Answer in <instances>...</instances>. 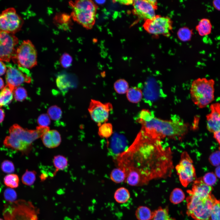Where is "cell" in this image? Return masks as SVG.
<instances>
[{
    "mask_svg": "<svg viewBox=\"0 0 220 220\" xmlns=\"http://www.w3.org/2000/svg\"><path fill=\"white\" fill-rule=\"evenodd\" d=\"M116 159L119 167L125 173L126 182L132 186L169 177L173 168L170 148L141 130L131 146Z\"/></svg>",
    "mask_w": 220,
    "mask_h": 220,
    "instance_id": "1",
    "label": "cell"
},
{
    "mask_svg": "<svg viewBox=\"0 0 220 220\" xmlns=\"http://www.w3.org/2000/svg\"><path fill=\"white\" fill-rule=\"evenodd\" d=\"M141 125V130L150 137L161 140L167 138H181L187 133L188 125L178 118L170 120L155 117L148 110L144 109L136 119Z\"/></svg>",
    "mask_w": 220,
    "mask_h": 220,
    "instance_id": "2",
    "label": "cell"
},
{
    "mask_svg": "<svg viewBox=\"0 0 220 220\" xmlns=\"http://www.w3.org/2000/svg\"><path fill=\"white\" fill-rule=\"evenodd\" d=\"M9 134L3 141L4 145L24 154L31 149L32 143L40 138L36 130L24 129L17 124L10 127Z\"/></svg>",
    "mask_w": 220,
    "mask_h": 220,
    "instance_id": "3",
    "label": "cell"
},
{
    "mask_svg": "<svg viewBox=\"0 0 220 220\" xmlns=\"http://www.w3.org/2000/svg\"><path fill=\"white\" fill-rule=\"evenodd\" d=\"M215 84L214 80L205 78H198L192 82L190 96L193 102L198 108H205L214 101Z\"/></svg>",
    "mask_w": 220,
    "mask_h": 220,
    "instance_id": "4",
    "label": "cell"
},
{
    "mask_svg": "<svg viewBox=\"0 0 220 220\" xmlns=\"http://www.w3.org/2000/svg\"><path fill=\"white\" fill-rule=\"evenodd\" d=\"M72 11L71 16L75 21L87 29L91 28L95 20L97 6L90 0H80L69 2Z\"/></svg>",
    "mask_w": 220,
    "mask_h": 220,
    "instance_id": "5",
    "label": "cell"
},
{
    "mask_svg": "<svg viewBox=\"0 0 220 220\" xmlns=\"http://www.w3.org/2000/svg\"><path fill=\"white\" fill-rule=\"evenodd\" d=\"M186 198L188 216L194 220H211L212 207L216 199L211 194L207 198L201 199L190 193Z\"/></svg>",
    "mask_w": 220,
    "mask_h": 220,
    "instance_id": "6",
    "label": "cell"
},
{
    "mask_svg": "<svg viewBox=\"0 0 220 220\" xmlns=\"http://www.w3.org/2000/svg\"><path fill=\"white\" fill-rule=\"evenodd\" d=\"M37 52L34 45L30 40H26L17 47L12 59L18 67L28 69L37 65Z\"/></svg>",
    "mask_w": 220,
    "mask_h": 220,
    "instance_id": "7",
    "label": "cell"
},
{
    "mask_svg": "<svg viewBox=\"0 0 220 220\" xmlns=\"http://www.w3.org/2000/svg\"><path fill=\"white\" fill-rule=\"evenodd\" d=\"M176 169L181 184L185 187L196 179L193 161L187 152H183L182 153L180 161L176 165Z\"/></svg>",
    "mask_w": 220,
    "mask_h": 220,
    "instance_id": "8",
    "label": "cell"
},
{
    "mask_svg": "<svg viewBox=\"0 0 220 220\" xmlns=\"http://www.w3.org/2000/svg\"><path fill=\"white\" fill-rule=\"evenodd\" d=\"M143 27L149 34L169 37L172 29V21L168 17L157 15L152 19L145 20Z\"/></svg>",
    "mask_w": 220,
    "mask_h": 220,
    "instance_id": "9",
    "label": "cell"
},
{
    "mask_svg": "<svg viewBox=\"0 0 220 220\" xmlns=\"http://www.w3.org/2000/svg\"><path fill=\"white\" fill-rule=\"evenodd\" d=\"M23 20L13 8H8L0 14V31L14 34L22 27Z\"/></svg>",
    "mask_w": 220,
    "mask_h": 220,
    "instance_id": "10",
    "label": "cell"
},
{
    "mask_svg": "<svg viewBox=\"0 0 220 220\" xmlns=\"http://www.w3.org/2000/svg\"><path fill=\"white\" fill-rule=\"evenodd\" d=\"M7 86L13 92L14 89L23 83H30L31 78L28 69L9 65L6 75Z\"/></svg>",
    "mask_w": 220,
    "mask_h": 220,
    "instance_id": "11",
    "label": "cell"
},
{
    "mask_svg": "<svg viewBox=\"0 0 220 220\" xmlns=\"http://www.w3.org/2000/svg\"><path fill=\"white\" fill-rule=\"evenodd\" d=\"M18 39L13 34L0 31V61L9 62L14 56Z\"/></svg>",
    "mask_w": 220,
    "mask_h": 220,
    "instance_id": "12",
    "label": "cell"
},
{
    "mask_svg": "<svg viewBox=\"0 0 220 220\" xmlns=\"http://www.w3.org/2000/svg\"><path fill=\"white\" fill-rule=\"evenodd\" d=\"M112 108V105L110 103H103L92 99L88 110L92 120L97 123L99 126L108 121L109 112Z\"/></svg>",
    "mask_w": 220,
    "mask_h": 220,
    "instance_id": "13",
    "label": "cell"
},
{
    "mask_svg": "<svg viewBox=\"0 0 220 220\" xmlns=\"http://www.w3.org/2000/svg\"><path fill=\"white\" fill-rule=\"evenodd\" d=\"M133 5L134 13L140 18L146 20L156 15L155 12L157 8L156 0H134Z\"/></svg>",
    "mask_w": 220,
    "mask_h": 220,
    "instance_id": "14",
    "label": "cell"
},
{
    "mask_svg": "<svg viewBox=\"0 0 220 220\" xmlns=\"http://www.w3.org/2000/svg\"><path fill=\"white\" fill-rule=\"evenodd\" d=\"M111 137L108 142V152L116 158L127 149V141L123 135L118 133H114Z\"/></svg>",
    "mask_w": 220,
    "mask_h": 220,
    "instance_id": "15",
    "label": "cell"
},
{
    "mask_svg": "<svg viewBox=\"0 0 220 220\" xmlns=\"http://www.w3.org/2000/svg\"><path fill=\"white\" fill-rule=\"evenodd\" d=\"M210 108V112L206 116L207 128L214 133L220 130V103L211 104Z\"/></svg>",
    "mask_w": 220,
    "mask_h": 220,
    "instance_id": "16",
    "label": "cell"
},
{
    "mask_svg": "<svg viewBox=\"0 0 220 220\" xmlns=\"http://www.w3.org/2000/svg\"><path fill=\"white\" fill-rule=\"evenodd\" d=\"M212 190V187L204 183L202 178H196L193 182L192 189L188 190L187 192L191 193L201 199H204L211 194Z\"/></svg>",
    "mask_w": 220,
    "mask_h": 220,
    "instance_id": "17",
    "label": "cell"
},
{
    "mask_svg": "<svg viewBox=\"0 0 220 220\" xmlns=\"http://www.w3.org/2000/svg\"><path fill=\"white\" fill-rule=\"evenodd\" d=\"M42 141L46 147L52 148L58 146L61 142V137L59 133L57 130H49L42 137Z\"/></svg>",
    "mask_w": 220,
    "mask_h": 220,
    "instance_id": "18",
    "label": "cell"
},
{
    "mask_svg": "<svg viewBox=\"0 0 220 220\" xmlns=\"http://www.w3.org/2000/svg\"><path fill=\"white\" fill-rule=\"evenodd\" d=\"M212 25L210 20L207 18H203L199 21L196 27L199 34L203 36L210 35L212 31Z\"/></svg>",
    "mask_w": 220,
    "mask_h": 220,
    "instance_id": "19",
    "label": "cell"
},
{
    "mask_svg": "<svg viewBox=\"0 0 220 220\" xmlns=\"http://www.w3.org/2000/svg\"><path fill=\"white\" fill-rule=\"evenodd\" d=\"M13 97V91L6 85L0 92V108L8 105Z\"/></svg>",
    "mask_w": 220,
    "mask_h": 220,
    "instance_id": "20",
    "label": "cell"
},
{
    "mask_svg": "<svg viewBox=\"0 0 220 220\" xmlns=\"http://www.w3.org/2000/svg\"><path fill=\"white\" fill-rule=\"evenodd\" d=\"M142 96L143 93L141 90L137 87L130 88L127 92V99L133 103H137L139 102Z\"/></svg>",
    "mask_w": 220,
    "mask_h": 220,
    "instance_id": "21",
    "label": "cell"
},
{
    "mask_svg": "<svg viewBox=\"0 0 220 220\" xmlns=\"http://www.w3.org/2000/svg\"><path fill=\"white\" fill-rule=\"evenodd\" d=\"M130 194L128 189L124 187L118 189L115 192L114 197L116 201L119 204L127 202L130 198Z\"/></svg>",
    "mask_w": 220,
    "mask_h": 220,
    "instance_id": "22",
    "label": "cell"
},
{
    "mask_svg": "<svg viewBox=\"0 0 220 220\" xmlns=\"http://www.w3.org/2000/svg\"><path fill=\"white\" fill-rule=\"evenodd\" d=\"M150 220H176L170 217L169 214L167 207L163 208L159 207L152 212Z\"/></svg>",
    "mask_w": 220,
    "mask_h": 220,
    "instance_id": "23",
    "label": "cell"
},
{
    "mask_svg": "<svg viewBox=\"0 0 220 220\" xmlns=\"http://www.w3.org/2000/svg\"><path fill=\"white\" fill-rule=\"evenodd\" d=\"M152 212L148 207L140 206L135 211V216L138 220H150L152 216Z\"/></svg>",
    "mask_w": 220,
    "mask_h": 220,
    "instance_id": "24",
    "label": "cell"
},
{
    "mask_svg": "<svg viewBox=\"0 0 220 220\" xmlns=\"http://www.w3.org/2000/svg\"><path fill=\"white\" fill-rule=\"evenodd\" d=\"M54 166L56 168V170L54 173L53 175L59 170H62L66 169L68 166V160L64 156L58 155L55 156L53 160Z\"/></svg>",
    "mask_w": 220,
    "mask_h": 220,
    "instance_id": "25",
    "label": "cell"
},
{
    "mask_svg": "<svg viewBox=\"0 0 220 220\" xmlns=\"http://www.w3.org/2000/svg\"><path fill=\"white\" fill-rule=\"evenodd\" d=\"M56 84L58 89L63 93H66L71 86V82L65 74L58 76L56 79Z\"/></svg>",
    "mask_w": 220,
    "mask_h": 220,
    "instance_id": "26",
    "label": "cell"
},
{
    "mask_svg": "<svg viewBox=\"0 0 220 220\" xmlns=\"http://www.w3.org/2000/svg\"><path fill=\"white\" fill-rule=\"evenodd\" d=\"M110 177L111 180L116 183H120L125 181L126 175L124 171L119 167L115 168L111 172Z\"/></svg>",
    "mask_w": 220,
    "mask_h": 220,
    "instance_id": "27",
    "label": "cell"
},
{
    "mask_svg": "<svg viewBox=\"0 0 220 220\" xmlns=\"http://www.w3.org/2000/svg\"><path fill=\"white\" fill-rule=\"evenodd\" d=\"M185 198L184 193L181 189L179 188L174 189L171 192L170 196V201L174 204L180 203Z\"/></svg>",
    "mask_w": 220,
    "mask_h": 220,
    "instance_id": "28",
    "label": "cell"
},
{
    "mask_svg": "<svg viewBox=\"0 0 220 220\" xmlns=\"http://www.w3.org/2000/svg\"><path fill=\"white\" fill-rule=\"evenodd\" d=\"M112 126L111 123H105L99 126L98 134L101 137L108 138L112 136Z\"/></svg>",
    "mask_w": 220,
    "mask_h": 220,
    "instance_id": "29",
    "label": "cell"
},
{
    "mask_svg": "<svg viewBox=\"0 0 220 220\" xmlns=\"http://www.w3.org/2000/svg\"><path fill=\"white\" fill-rule=\"evenodd\" d=\"M19 179L17 175L9 174L6 175L4 178L5 185L9 188H15L19 186Z\"/></svg>",
    "mask_w": 220,
    "mask_h": 220,
    "instance_id": "30",
    "label": "cell"
},
{
    "mask_svg": "<svg viewBox=\"0 0 220 220\" xmlns=\"http://www.w3.org/2000/svg\"><path fill=\"white\" fill-rule=\"evenodd\" d=\"M36 174L35 171H29L27 169L22 177L23 183L28 186L32 185L35 181Z\"/></svg>",
    "mask_w": 220,
    "mask_h": 220,
    "instance_id": "31",
    "label": "cell"
},
{
    "mask_svg": "<svg viewBox=\"0 0 220 220\" xmlns=\"http://www.w3.org/2000/svg\"><path fill=\"white\" fill-rule=\"evenodd\" d=\"M114 87L116 91L120 94L126 93L129 89L128 82L123 79L117 80L114 84Z\"/></svg>",
    "mask_w": 220,
    "mask_h": 220,
    "instance_id": "32",
    "label": "cell"
},
{
    "mask_svg": "<svg viewBox=\"0 0 220 220\" xmlns=\"http://www.w3.org/2000/svg\"><path fill=\"white\" fill-rule=\"evenodd\" d=\"M193 34L192 30L184 27L179 30L177 35L180 40L182 41H187L190 40Z\"/></svg>",
    "mask_w": 220,
    "mask_h": 220,
    "instance_id": "33",
    "label": "cell"
},
{
    "mask_svg": "<svg viewBox=\"0 0 220 220\" xmlns=\"http://www.w3.org/2000/svg\"><path fill=\"white\" fill-rule=\"evenodd\" d=\"M47 113L50 118L54 120H59L61 117L62 113L61 109L56 105L50 107Z\"/></svg>",
    "mask_w": 220,
    "mask_h": 220,
    "instance_id": "34",
    "label": "cell"
},
{
    "mask_svg": "<svg viewBox=\"0 0 220 220\" xmlns=\"http://www.w3.org/2000/svg\"><path fill=\"white\" fill-rule=\"evenodd\" d=\"M13 92L14 98L16 101H22L27 97V92L26 89L23 87L18 86L16 87L14 89Z\"/></svg>",
    "mask_w": 220,
    "mask_h": 220,
    "instance_id": "35",
    "label": "cell"
},
{
    "mask_svg": "<svg viewBox=\"0 0 220 220\" xmlns=\"http://www.w3.org/2000/svg\"><path fill=\"white\" fill-rule=\"evenodd\" d=\"M211 220H220V200H216L212 207Z\"/></svg>",
    "mask_w": 220,
    "mask_h": 220,
    "instance_id": "36",
    "label": "cell"
},
{
    "mask_svg": "<svg viewBox=\"0 0 220 220\" xmlns=\"http://www.w3.org/2000/svg\"><path fill=\"white\" fill-rule=\"evenodd\" d=\"M16 191L12 188H9L6 189L4 193V196L5 200L9 203L16 201L17 198Z\"/></svg>",
    "mask_w": 220,
    "mask_h": 220,
    "instance_id": "37",
    "label": "cell"
},
{
    "mask_svg": "<svg viewBox=\"0 0 220 220\" xmlns=\"http://www.w3.org/2000/svg\"><path fill=\"white\" fill-rule=\"evenodd\" d=\"M202 179L204 183L211 186L214 185L217 181L216 176L213 172L206 173L202 178Z\"/></svg>",
    "mask_w": 220,
    "mask_h": 220,
    "instance_id": "38",
    "label": "cell"
},
{
    "mask_svg": "<svg viewBox=\"0 0 220 220\" xmlns=\"http://www.w3.org/2000/svg\"><path fill=\"white\" fill-rule=\"evenodd\" d=\"M2 170L4 173L10 174L15 171V167L13 163L9 160H6L3 161L1 165Z\"/></svg>",
    "mask_w": 220,
    "mask_h": 220,
    "instance_id": "39",
    "label": "cell"
},
{
    "mask_svg": "<svg viewBox=\"0 0 220 220\" xmlns=\"http://www.w3.org/2000/svg\"><path fill=\"white\" fill-rule=\"evenodd\" d=\"M60 61L61 66L64 68H67L71 65L72 58L69 54L64 53L61 56Z\"/></svg>",
    "mask_w": 220,
    "mask_h": 220,
    "instance_id": "40",
    "label": "cell"
},
{
    "mask_svg": "<svg viewBox=\"0 0 220 220\" xmlns=\"http://www.w3.org/2000/svg\"><path fill=\"white\" fill-rule=\"evenodd\" d=\"M37 122L39 126L48 127L50 123V117L47 114H42L38 117Z\"/></svg>",
    "mask_w": 220,
    "mask_h": 220,
    "instance_id": "41",
    "label": "cell"
},
{
    "mask_svg": "<svg viewBox=\"0 0 220 220\" xmlns=\"http://www.w3.org/2000/svg\"><path fill=\"white\" fill-rule=\"evenodd\" d=\"M211 163L214 166L220 165V151H217L212 153L209 158Z\"/></svg>",
    "mask_w": 220,
    "mask_h": 220,
    "instance_id": "42",
    "label": "cell"
},
{
    "mask_svg": "<svg viewBox=\"0 0 220 220\" xmlns=\"http://www.w3.org/2000/svg\"><path fill=\"white\" fill-rule=\"evenodd\" d=\"M36 130L41 138L42 137L44 134L50 130V128L48 127L39 126L36 127Z\"/></svg>",
    "mask_w": 220,
    "mask_h": 220,
    "instance_id": "43",
    "label": "cell"
},
{
    "mask_svg": "<svg viewBox=\"0 0 220 220\" xmlns=\"http://www.w3.org/2000/svg\"><path fill=\"white\" fill-rule=\"evenodd\" d=\"M6 67L4 63L0 61V76L3 75L6 72Z\"/></svg>",
    "mask_w": 220,
    "mask_h": 220,
    "instance_id": "44",
    "label": "cell"
},
{
    "mask_svg": "<svg viewBox=\"0 0 220 220\" xmlns=\"http://www.w3.org/2000/svg\"><path fill=\"white\" fill-rule=\"evenodd\" d=\"M212 3L213 7L216 10L220 11V0H214Z\"/></svg>",
    "mask_w": 220,
    "mask_h": 220,
    "instance_id": "45",
    "label": "cell"
},
{
    "mask_svg": "<svg viewBox=\"0 0 220 220\" xmlns=\"http://www.w3.org/2000/svg\"><path fill=\"white\" fill-rule=\"evenodd\" d=\"M214 138L218 143L220 149V130L213 133Z\"/></svg>",
    "mask_w": 220,
    "mask_h": 220,
    "instance_id": "46",
    "label": "cell"
},
{
    "mask_svg": "<svg viewBox=\"0 0 220 220\" xmlns=\"http://www.w3.org/2000/svg\"><path fill=\"white\" fill-rule=\"evenodd\" d=\"M5 116V114L3 110L0 108V123L3 121Z\"/></svg>",
    "mask_w": 220,
    "mask_h": 220,
    "instance_id": "47",
    "label": "cell"
},
{
    "mask_svg": "<svg viewBox=\"0 0 220 220\" xmlns=\"http://www.w3.org/2000/svg\"><path fill=\"white\" fill-rule=\"evenodd\" d=\"M119 3L122 4H126V5H129L133 4L134 1L132 0H121L118 1Z\"/></svg>",
    "mask_w": 220,
    "mask_h": 220,
    "instance_id": "48",
    "label": "cell"
},
{
    "mask_svg": "<svg viewBox=\"0 0 220 220\" xmlns=\"http://www.w3.org/2000/svg\"><path fill=\"white\" fill-rule=\"evenodd\" d=\"M215 174L217 177L220 178V165L216 168L215 170Z\"/></svg>",
    "mask_w": 220,
    "mask_h": 220,
    "instance_id": "49",
    "label": "cell"
},
{
    "mask_svg": "<svg viewBox=\"0 0 220 220\" xmlns=\"http://www.w3.org/2000/svg\"><path fill=\"white\" fill-rule=\"evenodd\" d=\"M47 177V174L42 173L41 174L40 177L42 181H44L46 179Z\"/></svg>",
    "mask_w": 220,
    "mask_h": 220,
    "instance_id": "50",
    "label": "cell"
},
{
    "mask_svg": "<svg viewBox=\"0 0 220 220\" xmlns=\"http://www.w3.org/2000/svg\"><path fill=\"white\" fill-rule=\"evenodd\" d=\"M4 83L2 79L0 77V90L3 89L4 87Z\"/></svg>",
    "mask_w": 220,
    "mask_h": 220,
    "instance_id": "51",
    "label": "cell"
},
{
    "mask_svg": "<svg viewBox=\"0 0 220 220\" xmlns=\"http://www.w3.org/2000/svg\"><path fill=\"white\" fill-rule=\"evenodd\" d=\"M105 0H97L96 1V2L97 3L100 4H101L104 3L105 2Z\"/></svg>",
    "mask_w": 220,
    "mask_h": 220,
    "instance_id": "52",
    "label": "cell"
},
{
    "mask_svg": "<svg viewBox=\"0 0 220 220\" xmlns=\"http://www.w3.org/2000/svg\"><path fill=\"white\" fill-rule=\"evenodd\" d=\"M0 220H4V219H2L0 218Z\"/></svg>",
    "mask_w": 220,
    "mask_h": 220,
    "instance_id": "53",
    "label": "cell"
}]
</instances>
